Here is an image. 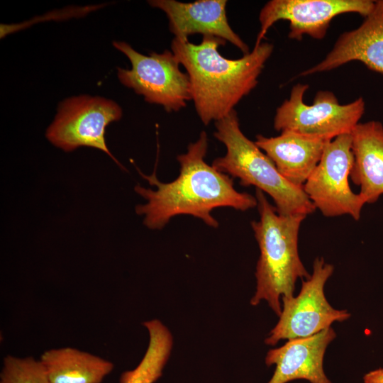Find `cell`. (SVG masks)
<instances>
[{
    "instance_id": "1",
    "label": "cell",
    "mask_w": 383,
    "mask_h": 383,
    "mask_svg": "<svg viewBox=\"0 0 383 383\" xmlns=\"http://www.w3.org/2000/svg\"><path fill=\"white\" fill-rule=\"evenodd\" d=\"M207 149V135L202 131L199 139L189 145L187 152L177 156L179 174L168 183L160 182L155 172L146 175L139 171L156 187L153 190L135 187V191L147 201L138 205L135 211L145 216L143 223L148 228L162 229L179 215L193 216L217 228L218 222L211 215L213 209L231 207L244 211L257 206L255 196L238 192L229 175L206 162Z\"/></svg>"
},
{
    "instance_id": "2",
    "label": "cell",
    "mask_w": 383,
    "mask_h": 383,
    "mask_svg": "<svg viewBox=\"0 0 383 383\" xmlns=\"http://www.w3.org/2000/svg\"><path fill=\"white\" fill-rule=\"evenodd\" d=\"M226 40L204 35L199 44L174 38L172 52L189 76L192 100L204 125L226 117L257 84L265 64L272 53L270 43H262L239 59L218 52Z\"/></svg>"
},
{
    "instance_id": "3",
    "label": "cell",
    "mask_w": 383,
    "mask_h": 383,
    "mask_svg": "<svg viewBox=\"0 0 383 383\" xmlns=\"http://www.w3.org/2000/svg\"><path fill=\"white\" fill-rule=\"evenodd\" d=\"M255 197L260 218L252 221L251 226L260 257L255 271L256 290L250 304L257 306L265 301L279 316L282 297L294 296L297 279H307L311 276L298 250L299 229L307 216L279 214L264 192L257 189Z\"/></svg>"
},
{
    "instance_id": "4",
    "label": "cell",
    "mask_w": 383,
    "mask_h": 383,
    "mask_svg": "<svg viewBox=\"0 0 383 383\" xmlns=\"http://www.w3.org/2000/svg\"><path fill=\"white\" fill-rule=\"evenodd\" d=\"M214 137L226 148L223 157L212 166L218 171L240 179L242 186H254L270 196L277 211L282 215H309L316 208L302 187L287 180L274 162L240 128L235 110L215 122Z\"/></svg>"
},
{
    "instance_id": "5",
    "label": "cell",
    "mask_w": 383,
    "mask_h": 383,
    "mask_svg": "<svg viewBox=\"0 0 383 383\" xmlns=\"http://www.w3.org/2000/svg\"><path fill=\"white\" fill-rule=\"evenodd\" d=\"M308 84H296L289 98L277 109L274 128L277 131H292L298 134L330 141L350 133L365 113L362 97L347 104H340L330 91H318L312 104L304 102Z\"/></svg>"
},
{
    "instance_id": "6",
    "label": "cell",
    "mask_w": 383,
    "mask_h": 383,
    "mask_svg": "<svg viewBox=\"0 0 383 383\" xmlns=\"http://www.w3.org/2000/svg\"><path fill=\"white\" fill-rule=\"evenodd\" d=\"M113 45L131 63L130 70L117 67L119 81L145 101L172 112L184 108L192 100L189 76L180 70V63L172 51L145 55L126 42L114 41Z\"/></svg>"
},
{
    "instance_id": "7",
    "label": "cell",
    "mask_w": 383,
    "mask_h": 383,
    "mask_svg": "<svg viewBox=\"0 0 383 383\" xmlns=\"http://www.w3.org/2000/svg\"><path fill=\"white\" fill-rule=\"evenodd\" d=\"M333 271L334 267L323 257L314 260L312 274L302 280L299 294L282 297L279 321L265 339V344L274 346L281 340L309 337L350 317L347 310L334 309L326 298L324 287Z\"/></svg>"
},
{
    "instance_id": "8",
    "label": "cell",
    "mask_w": 383,
    "mask_h": 383,
    "mask_svg": "<svg viewBox=\"0 0 383 383\" xmlns=\"http://www.w3.org/2000/svg\"><path fill=\"white\" fill-rule=\"evenodd\" d=\"M351 133L328 141L321 158L303 189L309 200L326 217L349 215L358 221L365 203L350 187L353 164Z\"/></svg>"
},
{
    "instance_id": "9",
    "label": "cell",
    "mask_w": 383,
    "mask_h": 383,
    "mask_svg": "<svg viewBox=\"0 0 383 383\" xmlns=\"http://www.w3.org/2000/svg\"><path fill=\"white\" fill-rule=\"evenodd\" d=\"M122 114L121 108L113 100L89 95L72 96L60 103L45 135L65 152L83 146L99 149L122 167L109 150L105 138L107 126L120 120Z\"/></svg>"
},
{
    "instance_id": "10",
    "label": "cell",
    "mask_w": 383,
    "mask_h": 383,
    "mask_svg": "<svg viewBox=\"0 0 383 383\" xmlns=\"http://www.w3.org/2000/svg\"><path fill=\"white\" fill-rule=\"evenodd\" d=\"M371 0H272L265 4L259 14L260 30L255 46L262 43L267 30L276 22H289V38L300 40L304 35L323 39L331 21L346 13L366 17L372 11Z\"/></svg>"
},
{
    "instance_id": "11",
    "label": "cell",
    "mask_w": 383,
    "mask_h": 383,
    "mask_svg": "<svg viewBox=\"0 0 383 383\" xmlns=\"http://www.w3.org/2000/svg\"><path fill=\"white\" fill-rule=\"evenodd\" d=\"M148 3L165 12L169 29L174 38L188 40L190 35L196 33L211 35L228 41L244 55L250 52L248 46L228 23L226 0H199L188 3L152 0Z\"/></svg>"
},
{
    "instance_id": "12",
    "label": "cell",
    "mask_w": 383,
    "mask_h": 383,
    "mask_svg": "<svg viewBox=\"0 0 383 383\" xmlns=\"http://www.w3.org/2000/svg\"><path fill=\"white\" fill-rule=\"evenodd\" d=\"M329 327L313 335L288 340L281 347L270 349L265 357L267 366L275 370L268 383H287L304 379L310 383H332L323 370L328 345L335 338Z\"/></svg>"
},
{
    "instance_id": "13",
    "label": "cell",
    "mask_w": 383,
    "mask_h": 383,
    "mask_svg": "<svg viewBox=\"0 0 383 383\" xmlns=\"http://www.w3.org/2000/svg\"><path fill=\"white\" fill-rule=\"evenodd\" d=\"M356 29L342 33L326 57L299 76L330 71L352 61H360L367 68L383 74V0L374 6Z\"/></svg>"
},
{
    "instance_id": "14",
    "label": "cell",
    "mask_w": 383,
    "mask_h": 383,
    "mask_svg": "<svg viewBox=\"0 0 383 383\" xmlns=\"http://www.w3.org/2000/svg\"><path fill=\"white\" fill-rule=\"evenodd\" d=\"M328 142L288 131L276 137L257 135L255 141L287 180L302 187L319 162Z\"/></svg>"
},
{
    "instance_id": "15",
    "label": "cell",
    "mask_w": 383,
    "mask_h": 383,
    "mask_svg": "<svg viewBox=\"0 0 383 383\" xmlns=\"http://www.w3.org/2000/svg\"><path fill=\"white\" fill-rule=\"evenodd\" d=\"M350 133L354 160L350 178L360 187L365 204L375 203L383 194V125L359 123Z\"/></svg>"
},
{
    "instance_id": "16",
    "label": "cell",
    "mask_w": 383,
    "mask_h": 383,
    "mask_svg": "<svg viewBox=\"0 0 383 383\" xmlns=\"http://www.w3.org/2000/svg\"><path fill=\"white\" fill-rule=\"evenodd\" d=\"M40 361L50 383H101L114 367L101 357L70 347L46 350Z\"/></svg>"
},
{
    "instance_id": "17",
    "label": "cell",
    "mask_w": 383,
    "mask_h": 383,
    "mask_svg": "<svg viewBox=\"0 0 383 383\" xmlns=\"http://www.w3.org/2000/svg\"><path fill=\"white\" fill-rule=\"evenodd\" d=\"M149 334V343L145 353L138 366L123 372L120 383H154L162 374L173 346L170 331L160 320L152 319L143 323Z\"/></svg>"
},
{
    "instance_id": "18",
    "label": "cell",
    "mask_w": 383,
    "mask_h": 383,
    "mask_svg": "<svg viewBox=\"0 0 383 383\" xmlns=\"http://www.w3.org/2000/svg\"><path fill=\"white\" fill-rule=\"evenodd\" d=\"M0 383H50L40 360L33 357L6 355L3 360Z\"/></svg>"
},
{
    "instance_id": "19",
    "label": "cell",
    "mask_w": 383,
    "mask_h": 383,
    "mask_svg": "<svg viewBox=\"0 0 383 383\" xmlns=\"http://www.w3.org/2000/svg\"><path fill=\"white\" fill-rule=\"evenodd\" d=\"M363 383H383V368H378L365 374Z\"/></svg>"
}]
</instances>
